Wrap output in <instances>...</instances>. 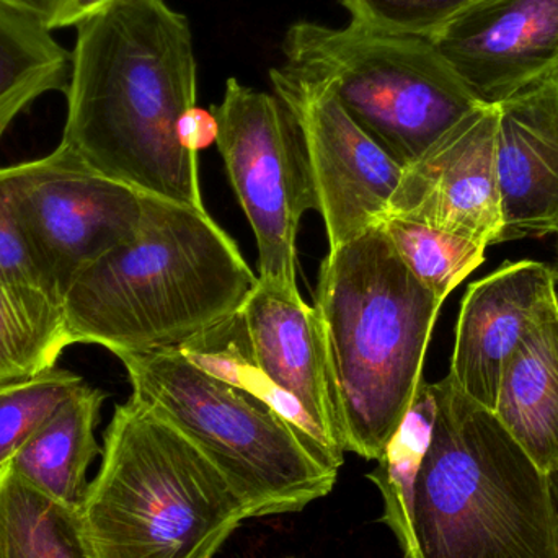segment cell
<instances>
[{
	"label": "cell",
	"instance_id": "obj_23",
	"mask_svg": "<svg viewBox=\"0 0 558 558\" xmlns=\"http://www.w3.org/2000/svg\"><path fill=\"white\" fill-rule=\"evenodd\" d=\"M84 384L77 374L52 367L41 376L0 387V469Z\"/></svg>",
	"mask_w": 558,
	"mask_h": 558
},
{
	"label": "cell",
	"instance_id": "obj_25",
	"mask_svg": "<svg viewBox=\"0 0 558 558\" xmlns=\"http://www.w3.org/2000/svg\"><path fill=\"white\" fill-rule=\"evenodd\" d=\"M0 282H29V284L48 289L35 254L26 241L22 225L16 218L9 186L3 179L2 167H0Z\"/></svg>",
	"mask_w": 558,
	"mask_h": 558
},
{
	"label": "cell",
	"instance_id": "obj_10",
	"mask_svg": "<svg viewBox=\"0 0 558 558\" xmlns=\"http://www.w3.org/2000/svg\"><path fill=\"white\" fill-rule=\"evenodd\" d=\"M239 315L251 354L232 383L278 413L322 464L340 471L347 449L314 307L258 279Z\"/></svg>",
	"mask_w": 558,
	"mask_h": 558
},
{
	"label": "cell",
	"instance_id": "obj_14",
	"mask_svg": "<svg viewBox=\"0 0 558 558\" xmlns=\"http://www.w3.org/2000/svg\"><path fill=\"white\" fill-rule=\"evenodd\" d=\"M558 298L553 267L505 262L465 289L454 330L449 380L494 412L501 373L521 338Z\"/></svg>",
	"mask_w": 558,
	"mask_h": 558
},
{
	"label": "cell",
	"instance_id": "obj_7",
	"mask_svg": "<svg viewBox=\"0 0 558 558\" xmlns=\"http://www.w3.org/2000/svg\"><path fill=\"white\" fill-rule=\"evenodd\" d=\"M282 52L286 64L325 78L351 120L402 169L482 105L422 36L299 22Z\"/></svg>",
	"mask_w": 558,
	"mask_h": 558
},
{
	"label": "cell",
	"instance_id": "obj_27",
	"mask_svg": "<svg viewBox=\"0 0 558 558\" xmlns=\"http://www.w3.org/2000/svg\"><path fill=\"white\" fill-rule=\"evenodd\" d=\"M549 477L550 498H553L554 514H556V524L558 533V469L547 474Z\"/></svg>",
	"mask_w": 558,
	"mask_h": 558
},
{
	"label": "cell",
	"instance_id": "obj_26",
	"mask_svg": "<svg viewBox=\"0 0 558 558\" xmlns=\"http://www.w3.org/2000/svg\"><path fill=\"white\" fill-rule=\"evenodd\" d=\"M114 2L118 0H0V5L35 20L52 33L78 26Z\"/></svg>",
	"mask_w": 558,
	"mask_h": 558
},
{
	"label": "cell",
	"instance_id": "obj_11",
	"mask_svg": "<svg viewBox=\"0 0 558 558\" xmlns=\"http://www.w3.org/2000/svg\"><path fill=\"white\" fill-rule=\"evenodd\" d=\"M270 78L301 131L328 251H335L386 218L403 169L351 120L325 78L288 64L271 69Z\"/></svg>",
	"mask_w": 558,
	"mask_h": 558
},
{
	"label": "cell",
	"instance_id": "obj_8",
	"mask_svg": "<svg viewBox=\"0 0 558 558\" xmlns=\"http://www.w3.org/2000/svg\"><path fill=\"white\" fill-rule=\"evenodd\" d=\"M209 111L232 190L257 239L258 279L301 299L295 242L302 216L317 211V193L298 123L277 95L234 77Z\"/></svg>",
	"mask_w": 558,
	"mask_h": 558
},
{
	"label": "cell",
	"instance_id": "obj_22",
	"mask_svg": "<svg viewBox=\"0 0 558 558\" xmlns=\"http://www.w3.org/2000/svg\"><path fill=\"white\" fill-rule=\"evenodd\" d=\"M407 270L442 302L485 262L487 247L400 218L379 222Z\"/></svg>",
	"mask_w": 558,
	"mask_h": 558
},
{
	"label": "cell",
	"instance_id": "obj_17",
	"mask_svg": "<svg viewBox=\"0 0 558 558\" xmlns=\"http://www.w3.org/2000/svg\"><path fill=\"white\" fill-rule=\"evenodd\" d=\"M107 393L84 384L7 462L20 478L52 500L81 511L87 471L104 449L95 429Z\"/></svg>",
	"mask_w": 558,
	"mask_h": 558
},
{
	"label": "cell",
	"instance_id": "obj_19",
	"mask_svg": "<svg viewBox=\"0 0 558 558\" xmlns=\"http://www.w3.org/2000/svg\"><path fill=\"white\" fill-rule=\"evenodd\" d=\"M0 558H97L81 511L0 469Z\"/></svg>",
	"mask_w": 558,
	"mask_h": 558
},
{
	"label": "cell",
	"instance_id": "obj_2",
	"mask_svg": "<svg viewBox=\"0 0 558 558\" xmlns=\"http://www.w3.org/2000/svg\"><path fill=\"white\" fill-rule=\"evenodd\" d=\"M258 277L208 211L144 195L136 231L65 291L72 344L179 348L241 308Z\"/></svg>",
	"mask_w": 558,
	"mask_h": 558
},
{
	"label": "cell",
	"instance_id": "obj_24",
	"mask_svg": "<svg viewBox=\"0 0 558 558\" xmlns=\"http://www.w3.org/2000/svg\"><path fill=\"white\" fill-rule=\"evenodd\" d=\"M351 22L397 35L429 38L477 0H340Z\"/></svg>",
	"mask_w": 558,
	"mask_h": 558
},
{
	"label": "cell",
	"instance_id": "obj_9",
	"mask_svg": "<svg viewBox=\"0 0 558 558\" xmlns=\"http://www.w3.org/2000/svg\"><path fill=\"white\" fill-rule=\"evenodd\" d=\"M2 173L46 286L61 301L74 278L126 241L143 218L144 195L101 175L62 143Z\"/></svg>",
	"mask_w": 558,
	"mask_h": 558
},
{
	"label": "cell",
	"instance_id": "obj_12",
	"mask_svg": "<svg viewBox=\"0 0 558 558\" xmlns=\"http://www.w3.org/2000/svg\"><path fill=\"white\" fill-rule=\"evenodd\" d=\"M497 110L481 105L403 169L386 218L418 222L492 247L501 244Z\"/></svg>",
	"mask_w": 558,
	"mask_h": 558
},
{
	"label": "cell",
	"instance_id": "obj_6",
	"mask_svg": "<svg viewBox=\"0 0 558 558\" xmlns=\"http://www.w3.org/2000/svg\"><path fill=\"white\" fill-rule=\"evenodd\" d=\"M117 357L130 377L131 396L219 469L251 518L298 513L333 490L338 472L322 464L278 413L247 390L199 369L179 348Z\"/></svg>",
	"mask_w": 558,
	"mask_h": 558
},
{
	"label": "cell",
	"instance_id": "obj_18",
	"mask_svg": "<svg viewBox=\"0 0 558 558\" xmlns=\"http://www.w3.org/2000/svg\"><path fill=\"white\" fill-rule=\"evenodd\" d=\"M71 344L61 299L29 282H0V387L41 376Z\"/></svg>",
	"mask_w": 558,
	"mask_h": 558
},
{
	"label": "cell",
	"instance_id": "obj_5",
	"mask_svg": "<svg viewBox=\"0 0 558 558\" xmlns=\"http://www.w3.org/2000/svg\"><path fill=\"white\" fill-rule=\"evenodd\" d=\"M81 517L97 558H215L251 514L192 441L131 396L105 432Z\"/></svg>",
	"mask_w": 558,
	"mask_h": 558
},
{
	"label": "cell",
	"instance_id": "obj_4",
	"mask_svg": "<svg viewBox=\"0 0 558 558\" xmlns=\"http://www.w3.org/2000/svg\"><path fill=\"white\" fill-rule=\"evenodd\" d=\"M412 501L407 558H558L549 477L492 410L445 379Z\"/></svg>",
	"mask_w": 558,
	"mask_h": 558
},
{
	"label": "cell",
	"instance_id": "obj_1",
	"mask_svg": "<svg viewBox=\"0 0 558 558\" xmlns=\"http://www.w3.org/2000/svg\"><path fill=\"white\" fill-rule=\"evenodd\" d=\"M61 143L101 175L206 211L198 150L183 137L196 107L192 28L163 0H118L77 26Z\"/></svg>",
	"mask_w": 558,
	"mask_h": 558
},
{
	"label": "cell",
	"instance_id": "obj_16",
	"mask_svg": "<svg viewBox=\"0 0 558 558\" xmlns=\"http://www.w3.org/2000/svg\"><path fill=\"white\" fill-rule=\"evenodd\" d=\"M494 413L541 471L558 469V298L508 357Z\"/></svg>",
	"mask_w": 558,
	"mask_h": 558
},
{
	"label": "cell",
	"instance_id": "obj_21",
	"mask_svg": "<svg viewBox=\"0 0 558 558\" xmlns=\"http://www.w3.org/2000/svg\"><path fill=\"white\" fill-rule=\"evenodd\" d=\"M432 384L423 383L396 435L387 442L377 468L367 475L383 498V521L399 543L403 557L412 550V501L416 475L435 422Z\"/></svg>",
	"mask_w": 558,
	"mask_h": 558
},
{
	"label": "cell",
	"instance_id": "obj_15",
	"mask_svg": "<svg viewBox=\"0 0 558 558\" xmlns=\"http://www.w3.org/2000/svg\"><path fill=\"white\" fill-rule=\"evenodd\" d=\"M504 242L558 234V72L495 105Z\"/></svg>",
	"mask_w": 558,
	"mask_h": 558
},
{
	"label": "cell",
	"instance_id": "obj_28",
	"mask_svg": "<svg viewBox=\"0 0 558 558\" xmlns=\"http://www.w3.org/2000/svg\"><path fill=\"white\" fill-rule=\"evenodd\" d=\"M557 235V242H556V264H554L553 271H554V278H556V286H557V292H558V234Z\"/></svg>",
	"mask_w": 558,
	"mask_h": 558
},
{
	"label": "cell",
	"instance_id": "obj_3",
	"mask_svg": "<svg viewBox=\"0 0 558 558\" xmlns=\"http://www.w3.org/2000/svg\"><path fill=\"white\" fill-rule=\"evenodd\" d=\"M442 304L407 270L379 225L322 260L312 307L347 452L383 456L425 383Z\"/></svg>",
	"mask_w": 558,
	"mask_h": 558
},
{
	"label": "cell",
	"instance_id": "obj_13",
	"mask_svg": "<svg viewBox=\"0 0 558 558\" xmlns=\"http://www.w3.org/2000/svg\"><path fill=\"white\" fill-rule=\"evenodd\" d=\"M428 39L495 107L558 72V0H477Z\"/></svg>",
	"mask_w": 558,
	"mask_h": 558
},
{
	"label": "cell",
	"instance_id": "obj_20",
	"mask_svg": "<svg viewBox=\"0 0 558 558\" xmlns=\"http://www.w3.org/2000/svg\"><path fill=\"white\" fill-rule=\"evenodd\" d=\"M71 52L35 20L0 5V141L49 92H65Z\"/></svg>",
	"mask_w": 558,
	"mask_h": 558
}]
</instances>
